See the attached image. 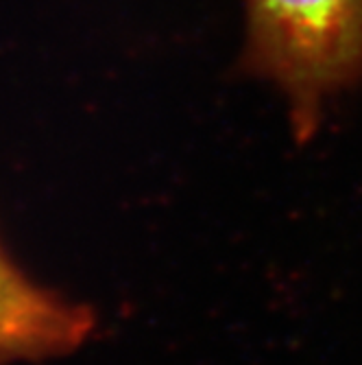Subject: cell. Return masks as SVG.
Instances as JSON below:
<instances>
[{
    "label": "cell",
    "instance_id": "1",
    "mask_svg": "<svg viewBox=\"0 0 362 365\" xmlns=\"http://www.w3.org/2000/svg\"><path fill=\"white\" fill-rule=\"evenodd\" d=\"M240 71L284 96L297 143L325 108L362 81V0H243Z\"/></svg>",
    "mask_w": 362,
    "mask_h": 365
},
{
    "label": "cell",
    "instance_id": "2",
    "mask_svg": "<svg viewBox=\"0 0 362 365\" xmlns=\"http://www.w3.org/2000/svg\"><path fill=\"white\" fill-rule=\"evenodd\" d=\"M94 330L90 307L28 278L0 243V365L73 354Z\"/></svg>",
    "mask_w": 362,
    "mask_h": 365
}]
</instances>
